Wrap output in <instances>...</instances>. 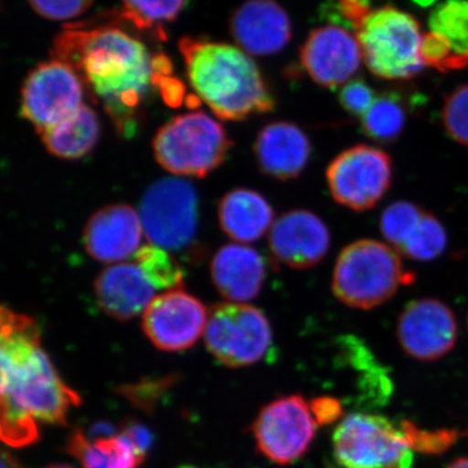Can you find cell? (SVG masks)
<instances>
[{
	"mask_svg": "<svg viewBox=\"0 0 468 468\" xmlns=\"http://www.w3.org/2000/svg\"><path fill=\"white\" fill-rule=\"evenodd\" d=\"M52 51V58L79 73L117 133L133 137L151 90L167 72V60L153 57L144 42L113 27H68L55 38Z\"/></svg>",
	"mask_w": 468,
	"mask_h": 468,
	"instance_id": "6da1fadb",
	"label": "cell"
},
{
	"mask_svg": "<svg viewBox=\"0 0 468 468\" xmlns=\"http://www.w3.org/2000/svg\"><path fill=\"white\" fill-rule=\"evenodd\" d=\"M178 48L194 92L220 119L239 122L275 109L260 68L241 48L190 37Z\"/></svg>",
	"mask_w": 468,
	"mask_h": 468,
	"instance_id": "7a4b0ae2",
	"label": "cell"
},
{
	"mask_svg": "<svg viewBox=\"0 0 468 468\" xmlns=\"http://www.w3.org/2000/svg\"><path fill=\"white\" fill-rule=\"evenodd\" d=\"M415 275L388 243L359 239L347 245L335 261L332 291L338 301L358 310H371L390 300Z\"/></svg>",
	"mask_w": 468,
	"mask_h": 468,
	"instance_id": "3957f363",
	"label": "cell"
},
{
	"mask_svg": "<svg viewBox=\"0 0 468 468\" xmlns=\"http://www.w3.org/2000/svg\"><path fill=\"white\" fill-rule=\"evenodd\" d=\"M369 72L388 81H405L424 69L423 33L408 12L384 5L368 8L351 26Z\"/></svg>",
	"mask_w": 468,
	"mask_h": 468,
	"instance_id": "277c9868",
	"label": "cell"
},
{
	"mask_svg": "<svg viewBox=\"0 0 468 468\" xmlns=\"http://www.w3.org/2000/svg\"><path fill=\"white\" fill-rule=\"evenodd\" d=\"M232 147L224 126L205 112L176 116L156 132L154 155L175 176L205 177L220 167Z\"/></svg>",
	"mask_w": 468,
	"mask_h": 468,
	"instance_id": "5b68a950",
	"label": "cell"
},
{
	"mask_svg": "<svg viewBox=\"0 0 468 468\" xmlns=\"http://www.w3.org/2000/svg\"><path fill=\"white\" fill-rule=\"evenodd\" d=\"M411 451L401 427L380 415L354 412L334 432L335 458L344 468H411Z\"/></svg>",
	"mask_w": 468,
	"mask_h": 468,
	"instance_id": "8992f818",
	"label": "cell"
},
{
	"mask_svg": "<svg viewBox=\"0 0 468 468\" xmlns=\"http://www.w3.org/2000/svg\"><path fill=\"white\" fill-rule=\"evenodd\" d=\"M205 343L221 365L241 368L257 365L272 354L273 335L260 309L228 302L209 311Z\"/></svg>",
	"mask_w": 468,
	"mask_h": 468,
	"instance_id": "52a82bcc",
	"label": "cell"
},
{
	"mask_svg": "<svg viewBox=\"0 0 468 468\" xmlns=\"http://www.w3.org/2000/svg\"><path fill=\"white\" fill-rule=\"evenodd\" d=\"M198 193L177 177L162 178L144 192L140 218L150 245L167 251H185L196 239Z\"/></svg>",
	"mask_w": 468,
	"mask_h": 468,
	"instance_id": "ba28073f",
	"label": "cell"
},
{
	"mask_svg": "<svg viewBox=\"0 0 468 468\" xmlns=\"http://www.w3.org/2000/svg\"><path fill=\"white\" fill-rule=\"evenodd\" d=\"M8 396L37 421L64 426L68 414L81 405V397L64 383L41 344L18 363Z\"/></svg>",
	"mask_w": 468,
	"mask_h": 468,
	"instance_id": "9c48e42d",
	"label": "cell"
},
{
	"mask_svg": "<svg viewBox=\"0 0 468 468\" xmlns=\"http://www.w3.org/2000/svg\"><path fill=\"white\" fill-rule=\"evenodd\" d=\"M318 427L310 402L292 394L261 409L252 424V435L261 455L286 466L300 461L309 452Z\"/></svg>",
	"mask_w": 468,
	"mask_h": 468,
	"instance_id": "30bf717a",
	"label": "cell"
},
{
	"mask_svg": "<svg viewBox=\"0 0 468 468\" xmlns=\"http://www.w3.org/2000/svg\"><path fill=\"white\" fill-rule=\"evenodd\" d=\"M86 89L69 64L51 58L30 70L21 89V115L39 135L82 106Z\"/></svg>",
	"mask_w": 468,
	"mask_h": 468,
	"instance_id": "8fae6325",
	"label": "cell"
},
{
	"mask_svg": "<svg viewBox=\"0 0 468 468\" xmlns=\"http://www.w3.org/2000/svg\"><path fill=\"white\" fill-rule=\"evenodd\" d=\"M392 159L384 150L356 144L335 156L326 169V183L335 202L353 211H368L392 185Z\"/></svg>",
	"mask_w": 468,
	"mask_h": 468,
	"instance_id": "7c38bea8",
	"label": "cell"
},
{
	"mask_svg": "<svg viewBox=\"0 0 468 468\" xmlns=\"http://www.w3.org/2000/svg\"><path fill=\"white\" fill-rule=\"evenodd\" d=\"M207 320L205 304L178 288L151 301L144 311L143 329L156 349L178 353L196 345L206 331Z\"/></svg>",
	"mask_w": 468,
	"mask_h": 468,
	"instance_id": "4fadbf2b",
	"label": "cell"
},
{
	"mask_svg": "<svg viewBox=\"0 0 468 468\" xmlns=\"http://www.w3.org/2000/svg\"><path fill=\"white\" fill-rule=\"evenodd\" d=\"M457 337L454 313L435 298L411 301L399 314L397 338L414 359L432 362L442 358L455 346Z\"/></svg>",
	"mask_w": 468,
	"mask_h": 468,
	"instance_id": "5bb4252c",
	"label": "cell"
},
{
	"mask_svg": "<svg viewBox=\"0 0 468 468\" xmlns=\"http://www.w3.org/2000/svg\"><path fill=\"white\" fill-rule=\"evenodd\" d=\"M363 61L356 34L338 26L313 30L301 48V64L315 84L340 88L351 81Z\"/></svg>",
	"mask_w": 468,
	"mask_h": 468,
	"instance_id": "9a60e30c",
	"label": "cell"
},
{
	"mask_svg": "<svg viewBox=\"0 0 468 468\" xmlns=\"http://www.w3.org/2000/svg\"><path fill=\"white\" fill-rule=\"evenodd\" d=\"M268 246L273 260L294 270H307L324 260L331 234L318 215L292 209L273 223Z\"/></svg>",
	"mask_w": 468,
	"mask_h": 468,
	"instance_id": "2e32d148",
	"label": "cell"
},
{
	"mask_svg": "<svg viewBox=\"0 0 468 468\" xmlns=\"http://www.w3.org/2000/svg\"><path fill=\"white\" fill-rule=\"evenodd\" d=\"M140 214L128 205H110L95 212L84 229L85 250L92 260L122 263L141 249Z\"/></svg>",
	"mask_w": 468,
	"mask_h": 468,
	"instance_id": "e0dca14e",
	"label": "cell"
},
{
	"mask_svg": "<svg viewBox=\"0 0 468 468\" xmlns=\"http://www.w3.org/2000/svg\"><path fill=\"white\" fill-rule=\"evenodd\" d=\"M230 33L246 54L267 57L291 41V18L275 0H248L230 18Z\"/></svg>",
	"mask_w": 468,
	"mask_h": 468,
	"instance_id": "ac0fdd59",
	"label": "cell"
},
{
	"mask_svg": "<svg viewBox=\"0 0 468 468\" xmlns=\"http://www.w3.org/2000/svg\"><path fill=\"white\" fill-rule=\"evenodd\" d=\"M155 288L135 263H117L101 271L94 282L98 306L110 318L125 322L146 310Z\"/></svg>",
	"mask_w": 468,
	"mask_h": 468,
	"instance_id": "d6986e66",
	"label": "cell"
},
{
	"mask_svg": "<svg viewBox=\"0 0 468 468\" xmlns=\"http://www.w3.org/2000/svg\"><path fill=\"white\" fill-rule=\"evenodd\" d=\"M254 153L263 174L288 181L297 178L309 165L311 143L297 125L275 122L261 129Z\"/></svg>",
	"mask_w": 468,
	"mask_h": 468,
	"instance_id": "ffe728a7",
	"label": "cell"
},
{
	"mask_svg": "<svg viewBox=\"0 0 468 468\" xmlns=\"http://www.w3.org/2000/svg\"><path fill=\"white\" fill-rule=\"evenodd\" d=\"M266 271L260 252L241 243L223 246L211 261L214 285L226 300L234 303H245L258 297Z\"/></svg>",
	"mask_w": 468,
	"mask_h": 468,
	"instance_id": "44dd1931",
	"label": "cell"
},
{
	"mask_svg": "<svg viewBox=\"0 0 468 468\" xmlns=\"http://www.w3.org/2000/svg\"><path fill=\"white\" fill-rule=\"evenodd\" d=\"M98 435L75 430L68 436L66 451L82 468H140L146 457L122 433L95 428Z\"/></svg>",
	"mask_w": 468,
	"mask_h": 468,
	"instance_id": "7402d4cb",
	"label": "cell"
},
{
	"mask_svg": "<svg viewBox=\"0 0 468 468\" xmlns=\"http://www.w3.org/2000/svg\"><path fill=\"white\" fill-rule=\"evenodd\" d=\"M218 223L229 239L239 243L258 241L275 223L270 203L260 193L234 189L218 203Z\"/></svg>",
	"mask_w": 468,
	"mask_h": 468,
	"instance_id": "603a6c76",
	"label": "cell"
},
{
	"mask_svg": "<svg viewBox=\"0 0 468 468\" xmlns=\"http://www.w3.org/2000/svg\"><path fill=\"white\" fill-rule=\"evenodd\" d=\"M100 137V119L88 104H82L75 113L41 134L48 153L66 160L89 155L97 146Z\"/></svg>",
	"mask_w": 468,
	"mask_h": 468,
	"instance_id": "cb8c5ba5",
	"label": "cell"
},
{
	"mask_svg": "<svg viewBox=\"0 0 468 468\" xmlns=\"http://www.w3.org/2000/svg\"><path fill=\"white\" fill-rule=\"evenodd\" d=\"M430 33L452 54L457 69L468 66V0H445L430 17Z\"/></svg>",
	"mask_w": 468,
	"mask_h": 468,
	"instance_id": "d4e9b609",
	"label": "cell"
},
{
	"mask_svg": "<svg viewBox=\"0 0 468 468\" xmlns=\"http://www.w3.org/2000/svg\"><path fill=\"white\" fill-rule=\"evenodd\" d=\"M41 344V331L36 320L18 314L16 319L0 334V397L11 388L18 363L27 351Z\"/></svg>",
	"mask_w": 468,
	"mask_h": 468,
	"instance_id": "484cf974",
	"label": "cell"
},
{
	"mask_svg": "<svg viewBox=\"0 0 468 468\" xmlns=\"http://www.w3.org/2000/svg\"><path fill=\"white\" fill-rule=\"evenodd\" d=\"M408 120L405 101L396 92L378 95L371 109L362 117V128L371 140L394 143L402 134Z\"/></svg>",
	"mask_w": 468,
	"mask_h": 468,
	"instance_id": "4316f807",
	"label": "cell"
},
{
	"mask_svg": "<svg viewBox=\"0 0 468 468\" xmlns=\"http://www.w3.org/2000/svg\"><path fill=\"white\" fill-rule=\"evenodd\" d=\"M446 245L448 234L445 227L435 215L426 211L399 249V254L405 255L412 261H433L445 251Z\"/></svg>",
	"mask_w": 468,
	"mask_h": 468,
	"instance_id": "83f0119b",
	"label": "cell"
},
{
	"mask_svg": "<svg viewBox=\"0 0 468 468\" xmlns=\"http://www.w3.org/2000/svg\"><path fill=\"white\" fill-rule=\"evenodd\" d=\"M135 264L146 275L156 291H174L181 288L184 271L171 252L158 246H143L134 255Z\"/></svg>",
	"mask_w": 468,
	"mask_h": 468,
	"instance_id": "f1b7e54d",
	"label": "cell"
},
{
	"mask_svg": "<svg viewBox=\"0 0 468 468\" xmlns=\"http://www.w3.org/2000/svg\"><path fill=\"white\" fill-rule=\"evenodd\" d=\"M39 436L36 419L5 394L0 397V440L11 448H27Z\"/></svg>",
	"mask_w": 468,
	"mask_h": 468,
	"instance_id": "f546056e",
	"label": "cell"
},
{
	"mask_svg": "<svg viewBox=\"0 0 468 468\" xmlns=\"http://www.w3.org/2000/svg\"><path fill=\"white\" fill-rule=\"evenodd\" d=\"M126 20L141 30L172 23L183 12L186 0H122Z\"/></svg>",
	"mask_w": 468,
	"mask_h": 468,
	"instance_id": "4dcf8cb0",
	"label": "cell"
},
{
	"mask_svg": "<svg viewBox=\"0 0 468 468\" xmlns=\"http://www.w3.org/2000/svg\"><path fill=\"white\" fill-rule=\"evenodd\" d=\"M424 212L423 208L411 202L399 201L388 206L380 218L381 233L388 245L399 252Z\"/></svg>",
	"mask_w": 468,
	"mask_h": 468,
	"instance_id": "1f68e13d",
	"label": "cell"
},
{
	"mask_svg": "<svg viewBox=\"0 0 468 468\" xmlns=\"http://www.w3.org/2000/svg\"><path fill=\"white\" fill-rule=\"evenodd\" d=\"M442 122L455 143L468 147V84L461 85L445 98Z\"/></svg>",
	"mask_w": 468,
	"mask_h": 468,
	"instance_id": "d6a6232c",
	"label": "cell"
},
{
	"mask_svg": "<svg viewBox=\"0 0 468 468\" xmlns=\"http://www.w3.org/2000/svg\"><path fill=\"white\" fill-rule=\"evenodd\" d=\"M402 432L405 433L406 440H408L410 448L421 452H428V454H439V452H445L446 449L451 448L452 443L457 440L458 431H423L410 421H402Z\"/></svg>",
	"mask_w": 468,
	"mask_h": 468,
	"instance_id": "836d02e7",
	"label": "cell"
},
{
	"mask_svg": "<svg viewBox=\"0 0 468 468\" xmlns=\"http://www.w3.org/2000/svg\"><path fill=\"white\" fill-rule=\"evenodd\" d=\"M95 0H27L39 16L52 21L73 20L91 8Z\"/></svg>",
	"mask_w": 468,
	"mask_h": 468,
	"instance_id": "e575fe53",
	"label": "cell"
},
{
	"mask_svg": "<svg viewBox=\"0 0 468 468\" xmlns=\"http://www.w3.org/2000/svg\"><path fill=\"white\" fill-rule=\"evenodd\" d=\"M377 98V92L362 80H351L343 86L340 92V103L343 109L350 115L358 117L366 115Z\"/></svg>",
	"mask_w": 468,
	"mask_h": 468,
	"instance_id": "d590c367",
	"label": "cell"
},
{
	"mask_svg": "<svg viewBox=\"0 0 468 468\" xmlns=\"http://www.w3.org/2000/svg\"><path fill=\"white\" fill-rule=\"evenodd\" d=\"M310 405L319 426L334 423L338 418L343 417V406L334 397H318L314 399Z\"/></svg>",
	"mask_w": 468,
	"mask_h": 468,
	"instance_id": "8d00e7d4",
	"label": "cell"
},
{
	"mask_svg": "<svg viewBox=\"0 0 468 468\" xmlns=\"http://www.w3.org/2000/svg\"><path fill=\"white\" fill-rule=\"evenodd\" d=\"M122 433H124L135 448L146 457L154 440L153 435H151L150 431L146 427L143 426V424L135 423V421H129V423H125L122 427Z\"/></svg>",
	"mask_w": 468,
	"mask_h": 468,
	"instance_id": "74e56055",
	"label": "cell"
},
{
	"mask_svg": "<svg viewBox=\"0 0 468 468\" xmlns=\"http://www.w3.org/2000/svg\"><path fill=\"white\" fill-rule=\"evenodd\" d=\"M16 314L17 313H15V311L9 310L7 307L0 304V334H2L9 324H11L12 320L15 319Z\"/></svg>",
	"mask_w": 468,
	"mask_h": 468,
	"instance_id": "f35d334b",
	"label": "cell"
},
{
	"mask_svg": "<svg viewBox=\"0 0 468 468\" xmlns=\"http://www.w3.org/2000/svg\"><path fill=\"white\" fill-rule=\"evenodd\" d=\"M0 468H24L16 458L0 449Z\"/></svg>",
	"mask_w": 468,
	"mask_h": 468,
	"instance_id": "ab89813d",
	"label": "cell"
},
{
	"mask_svg": "<svg viewBox=\"0 0 468 468\" xmlns=\"http://www.w3.org/2000/svg\"><path fill=\"white\" fill-rule=\"evenodd\" d=\"M446 468H468V457L460 458V460L452 462Z\"/></svg>",
	"mask_w": 468,
	"mask_h": 468,
	"instance_id": "60d3db41",
	"label": "cell"
},
{
	"mask_svg": "<svg viewBox=\"0 0 468 468\" xmlns=\"http://www.w3.org/2000/svg\"><path fill=\"white\" fill-rule=\"evenodd\" d=\"M43 468H75V467L69 466V464L57 463V464H50V466H46Z\"/></svg>",
	"mask_w": 468,
	"mask_h": 468,
	"instance_id": "b9f144b4",
	"label": "cell"
},
{
	"mask_svg": "<svg viewBox=\"0 0 468 468\" xmlns=\"http://www.w3.org/2000/svg\"><path fill=\"white\" fill-rule=\"evenodd\" d=\"M415 2L420 3V5H428V3L432 2V0H415Z\"/></svg>",
	"mask_w": 468,
	"mask_h": 468,
	"instance_id": "7bdbcfd3",
	"label": "cell"
},
{
	"mask_svg": "<svg viewBox=\"0 0 468 468\" xmlns=\"http://www.w3.org/2000/svg\"><path fill=\"white\" fill-rule=\"evenodd\" d=\"M178 468H197V467H193V466H181V467H178Z\"/></svg>",
	"mask_w": 468,
	"mask_h": 468,
	"instance_id": "ee69618b",
	"label": "cell"
}]
</instances>
